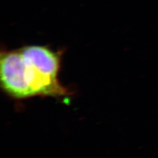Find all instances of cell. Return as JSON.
I'll list each match as a JSON object with an SVG mask.
<instances>
[{"label":"cell","mask_w":158,"mask_h":158,"mask_svg":"<svg viewBox=\"0 0 158 158\" xmlns=\"http://www.w3.org/2000/svg\"><path fill=\"white\" fill-rule=\"evenodd\" d=\"M62 53L39 45L2 49L0 78L3 90L17 99L69 94L58 78Z\"/></svg>","instance_id":"6da1fadb"}]
</instances>
